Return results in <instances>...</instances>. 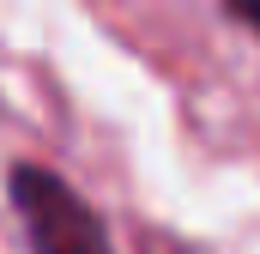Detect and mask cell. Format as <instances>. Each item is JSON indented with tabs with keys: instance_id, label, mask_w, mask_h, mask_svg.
<instances>
[{
	"instance_id": "1",
	"label": "cell",
	"mask_w": 260,
	"mask_h": 254,
	"mask_svg": "<svg viewBox=\"0 0 260 254\" xmlns=\"http://www.w3.org/2000/svg\"><path fill=\"white\" fill-rule=\"evenodd\" d=\"M12 206H18V218L30 224L37 254H109L103 218L67 188L55 170L18 164V170H12Z\"/></svg>"
},
{
	"instance_id": "2",
	"label": "cell",
	"mask_w": 260,
	"mask_h": 254,
	"mask_svg": "<svg viewBox=\"0 0 260 254\" xmlns=\"http://www.w3.org/2000/svg\"><path fill=\"white\" fill-rule=\"evenodd\" d=\"M236 18H248V30H260V0H224Z\"/></svg>"
}]
</instances>
